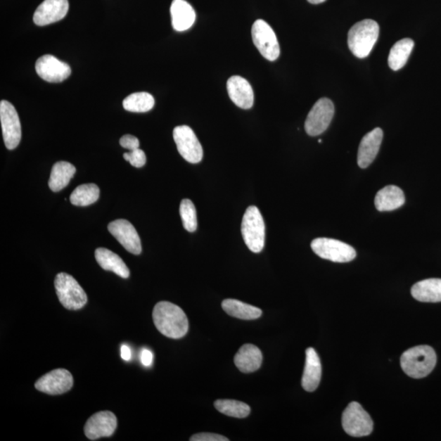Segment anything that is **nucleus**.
<instances>
[{
    "mask_svg": "<svg viewBox=\"0 0 441 441\" xmlns=\"http://www.w3.org/2000/svg\"><path fill=\"white\" fill-rule=\"evenodd\" d=\"M152 317L156 328L166 337L179 339L188 332V319L184 310L174 303H157Z\"/></svg>",
    "mask_w": 441,
    "mask_h": 441,
    "instance_id": "obj_1",
    "label": "nucleus"
},
{
    "mask_svg": "<svg viewBox=\"0 0 441 441\" xmlns=\"http://www.w3.org/2000/svg\"><path fill=\"white\" fill-rule=\"evenodd\" d=\"M437 364V354L432 347L423 345L404 352L400 358L403 371L413 378H423L432 373Z\"/></svg>",
    "mask_w": 441,
    "mask_h": 441,
    "instance_id": "obj_2",
    "label": "nucleus"
},
{
    "mask_svg": "<svg viewBox=\"0 0 441 441\" xmlns=\"http://www.w3.org/2000/svg\"><path fill=\"white\" fill-rule=\"evenodd\" d=\"M378 35V24L371 19L363 20L350 29L348 47L357 58H367L376 44Z\"/></svg>",
    "mask_w": 441,
    "mask_h": 441,
    "instance_id": "obj_3",
    "label": "nucleus"
},
{
    "mask_svg": "<svg viewBox=\"0 0 441 441\" xmlns=\"http://www.w3.org/2000/svg\"><path fill=\"white\" fill-rule=\"evenodd\" d=\"M243 239L250 250L260 253L265 245L266 226L260 210L256 206L248 207L243 217L241 224Z\"/></svg>",
    "mask_w": 441,
    "mask_h": 441,
    "instance_id": "obj_4",
    "label": "nucleus"
},
{
    "mask_svg": "<svg viewBox=\"0 0 441 441\" xmlns=\"http://www.w3.org/2000/svg\"><path fill=\"white\" fill-rule=\"evenodd\" d=\"M54 286L60 302L68 310H79L87 303V294L77 281L69 274H58L55 278Z\"/></svg>",
    "mask_w": 441,
    "mask_h": 441,
    "instance_id": "obj_5",
    "label": "nucleus"
},
{
    "mask_svg": "<svg viewBox=\"0 0 441 441\" xmlns=\"http://www.w3.org/2000/svg\"><path fill=\"white\" fill-rule=\"evenodd\" d=\"M342 423L345 432L354 437H367L373 432L372 418L357 402L350 403L344 410Z\"/></svg>",
    "mask_w": 441,
    "mask_h": 441,
    "instance_id": "obj_6",
    "label": "nucleus"
},
{
    "mask_svg": "<svg viewBox=\"0 0 441 441\" xmlns=\"http://www.w3.org/2000/svg\"><path fill=\"white\" fill-rule=\"evenodd\" d=\"M311 246L319 257L333 262H349L357 257L353 247L329 238H317L312 242Z\"/></svg>",
    "mask_w": 441,
    "mask_h": 441,
    "instance_id": "obj_7",
    "label": "nucleus"
},
{
    "mask_svg": "<svg viewBox=\"0 0 441 441\" xmlns=\"http://www.w3.org/2000/svg\"><path fill=\"white\" fill-rule=\"evenodd\" d=\"M252 38L263 58L274 62L280 57V44L269 24L263 20H257L252 27Z\"/></svg>",
    "mask_w": 441,
    "mask_h": 441,
    "instance_id": "obj_8",
    "label": "nucleus"
},
{
    "mask_svg": "<svg viewBox=\"0 0 441 441\" xmlns=\"http://www.w3.org/2000/svg\"><path fill=\"white\" fill-rule=\"evenodd\" d=\"M0 121H1L5 146L13 150L22 139V126L16 109L8 101L0 103Z\"/></svg>",
    "mask_w": 441,
    "mask_h": 441,
    "instance_id": "obj_9",
    "label": "nucleus"
},
{
    "mask_svg": "<svg viewBox=\"0 0 441 441\" xmlns=\"http://www.w3.org/2000/svg\"><path fill=\"white\" fill-rule=\"evenodd\" d=\"M174 139L177 151L184 159L191 164H198L203 159V148L194 131L189 126H177L174 129Z\"/></svg>",
    "mask_w": 441,
    "mask_h": 441,
    "instance_id": "obj_10",
    "label": "nucleus"
},
{
    "mask_svg": "<svg viewBox=\"0 0 441 441\" xmlns=\"http://www.w3.org/2000/svg\"><path fill=\"white\" fill-rule=\"evenodd\" d=\"M333 115V101L328 98L318 100L307 115L305 122L307 134L312 136L323 134L331 124Z\"/></svg>",
    "mask_w": 441,
    "mask_h": 441,
    "instance_id": "obj_11",
    "label": "nucleus"
},
{
    "mask_svg": "<svg viewBox=\"0 0 441 441\" xmlns=\"http://www.w3.org/2000/svg\"><path fill=\"white\" fill-rule=\"evenodd\" d=\"M73 377L68 370L54 369L40 378L34 387L38 391L49 395H60L70 391L73 387Z\"/></svg>",
    "mask_w": 441,
    "mask_h": 441,
    "instance_id": "obj_12",
    "label": "nucleus"
},
{
    "mask_svg": "<svg viewBox=\"0 0 441 441\" xmlns=\"http://www.w3.org/2000/svg\"><path fill=\"white\" fill-rule=\"evenodd\" d=\"M35 70L40 78L49 83H60L67 79L72 69L53 55H44L35 63Z\"/></svg>",
    "mask_w": 441,
    "mask_h": 441,
    "instance_id": "obj_13",
    "label": "nucleus"
},
{
    "mask_svg": "<svg viewBox=\"0 0 441 441\" xmlns=\"http://www.w3.org/2000/svg\"><path fill=\"white\" fill-rule=\"evenodd\" d=\"M117 428V418L110 411H101L90 417L84 426L86 437L91 440L110 437Z\"/></svg>",
    "mask_w": 441,
    "mask_h": 441,
    "instance_id": "obj_14",
    "label": "nucleus"
},
{
    "mask_svg": "<svg viewBox=\"0 0 441 441\" xmlns=\"http://www.w3.org/2000/svg\"><path fill=\"white\" fill-rule=\"evenodd\" d=\"M110 234L117 240L127 251L139 255L141 253V243L138 231L129 221L118 219L108 225Z\"/></svg>",
    "mask_w": 441,
    "mask_h": 441,
    "instance_id": "obj_15",
    "label": "nucleus"
},
{
    "mask_svg": "<svg viewBox=\"0 0 441 441\" xmlns=\"http://www.w3.org/2000/svg\"><path fill=\"white\" fill-rule=\"evenodd\" d=\"M68 0H44L34 14V23L39 27L60 21L68 14Z\"/></svg>",
    "mask_w": 441,
    "mask_h": 441,
    "instance_id": "obj_16",
    "label": "nucleus"
},
{
    "mask_svg": "<svg viewBox=\"0 0 441 441\" xmlns=\"http://www.w3.org/2000/svg\"><path fill=\"white\" fill-rule=\"evenodd\" d=\"M383 132L376 128L364 136L359 146L357 163L359 168L366 169L376 158L382 144Z\"/></svg>",
    "mask_w": 441,
    "mask_h": 441,
    "instance_id": "obj_17",
    "label": "nucleus"
},
{
    "mask_svg": "<svg viewBox=\"0 0 441 441\" xmlns=\"http://www.w3.org/2000/svg\"><path fill=\"white\" fill-rule=\"evenodd\" d=\"M227 92L231 100L238 108L250 109L255 101V94L252 86L248 81L241 76H232L227 81Z\"/></svg>",
    "mask_w": 441,
    "mask_h": 441,
    "instance_id": "obj_18",
    "label": "nucleus"
},
{
    "mask_svg": "<svg viewBox=\"0 0 441 441\" xmlns=\"http://www.w3.org/2000/svg\"><path fill=\"white\" fill-rule=\"evenodd\" d=\"M321 363L316 350L309 347L306 351L305 369L302 378V386L305 391H316L321 379Z\"/></svg>",
    "mask_w": 441,
    "mask_h": 441,
    "instance_id": "obj_19",
    "label": "nucleus"
},
{
    "mask_svg": "<svg viewBox=\"0 0 441 441\" xmlns=\"http://www.w3.org/2000/svg\"><path fill=\"white\" fill-rule=\"evenodd\" d=\"M172 27L177 32L189 30L196 21V12L186 0H174L170 8Z\"/></svg>",
    "mask_w": 441,
    "mask_h": 441,
    "instance_id": "obj_20",
    "label": "nucleus"
},
{
    "mask_svg": "<svg viewBox=\"0 0 441 441\" xmlns=\"http://www.w3.org/2000/svg\"><path fill=\"white\" fill-rule=\"evenodd\" d=\"M405 203L404 192L397 186H388L380 190L375 196V207L379 212L393 211Z\"/></svg>",
    "mask_w": 441,
    "mask_h": 441,
    "instance_id": "obj_21",
    "label": "nucleus"
},
{
    "mask_svg": "<svg viewBox=\"0 0 441 441\" xmlns=\"http://www.w3.org/2000/svg\"><path fill=\"white\" fill-rule=\"evenodd\" d=\"M234 362L241 372L245 373L255 372L262 366V354L260 348L255 345L245 344L236 353Z\"/></svg>",
    "mask_w": 441,
    "mask_h": 441,
    "instance_id": "obj_22",
    "label": "nucleus"
},
{
    "mask_svg": "<svg viewBox=\"0 0 441 441\" xmlns=\"http://www.w3.org/2000/svg\"><path fill=\"white\" fill-rule=\"evenodd\" d=\"M95 257L98 264L106 271H113L121 278L128 279L130 272L119 255L105 248H98L95 251Z\"/></svg>",
    "mask_w": 441,
    "mask_h": 441,
    "instance_id": "obj_23",
    "label": "nucleus"
},
{
    "mask_svg": "<svg viewBox=\"0 0 441 441\" xmlns=\"http://www.w3.org/2000/svg\"><path fill=\"white\" fill-rule=\"evenodd\" d=\"M411 294L419 302H441V279H428L415 283Z\"/></svg>",
    "mask_w": 441,
    "mask_h": 441,
    "instance_id": "obj_24",
    "label": "nucleus"
},
{
    "mask_svg": "<svg viewBox=\"0 0 441 441\" xmlns=\"http://www.w3.org/2000/svg\"><path fill=\"white\" fill-rule=\"evenodd\" d=\"M76 172L75 167L69 162L59 161L51 171L49 186L51 191L58 192L70 184Z\"/></svg>",
    "mask_w": 441,
    "mask_h": 441,
    "instance_id": "obj_25",
    "label": "nucleus"
},
{
    "mask_svg": "<svg viewBox=\"0 0 441 441\" xmlns=\"http://www.w3.org/2000/svg\"><path fill=\"white\" fill-rule=\"evenodd\" d=\"M414 47V40L403 39L393 45L388 57L390 68L397 72L407 63L410 54Z\"/></svg>",
    "mask_w": 441,
    "mask_h": 441,
    "instance_id": "obj_26",
    "label": "nucleus"
},
{
    "mask_svg": "<svg viewBox=\"0 0 441 441\" xmlns=\"http://www.w3.org/2000/svg\"><path fill=\"white\" fill-rule=\"evenodd\" d=\"M222 307L228 315L246 321L260 318L262 313L261 309L236 299H226L222 302Z\"/></svg>",
    "mask_w": 441,
    "mask_h": 441,
    "instance_id": "obj_27",
    "label": "nucleus"
},
{
    "mask_svg": "<svg viewBox=\"0 0 441 441\" xmlns=\"http://www.w3.org/2000/svg\"><path fill=\"white\" fill-rule=\"evenodd\" d=\"M100 196L99 187L94 184L80 185L74 190L70 201L75 206H89L97 202Z\"/></svg>",
    "mask_w": 441,
    "mask_h": 441,
    "instance_id": "obj_28",
    "label": "nucleus"
},
{
    "mask_svg": "<svg viewBox=\"0 0 441 441\" xmlns=\"http://www.w3.org/2000/svg\"><path fill=\"white\" fill-rule=\"evenodd\" d=\"M155 99L148 93H135L127 97L123 101L124 110L135 113H145L154 108Z\"/></svg>",
    "mask_w": 441,
    "mask_h": 441,
    "instance_id": "obj_29",
    "label": "nucleus"
},
{
    "mask_svg": "<svg viewBox=\"0 0 441 441\" xmlns=\"http://www.w3.org/2000/svg\"><path fill=\"white\" fill-rule=\"evenodd\" d=\"M215 405L220 413L233 418H246L251 411L250 407L247 404L235 400H219Z\"/></svg>",
    "mask_w": 441,
    "mask_h": 441,
    "instance_id": "obj_30",
    "label": "nucleus"
},
{
    "mask_svg": "<svg viewBox=\"0 0 441 441\" xmlns=\"http://www.w3.org/2000/svg\"><path fill=\"white\" fill-rule=\"evenodd\" d=\"M180 215L182 224L189 232H194L197 229V215L196 207L190 200L185 199L180 205Z\"/></svg>",
    "mask_w": 441,
    "mask_h": 441,
    "instance_id": "obj_31",
    "label": "nucleus"
},
{
    "mask_svg": "<svg viewBox=\"0 0 441 441\" xmlns=\"http://www.w3.org/2000/svg\"><path fill=\"white\" fill-rule=\"evenodd\" d=\"M124 159L126 161H129L130 165L135 167V168H141L146 163L145 152L139 148L130 151L128 153H124Z\"/></svg>",
    "mask_w": 441,
    "mask_h": 441,
    "instance_id": "obj_32",
    "label": "nucleus"
},
{
    "mask_svg": "<svg viewBox=\"0 0 441 441\" xmlns=\"http://www.w3.org/2000/svg\"><path fill=\"white\" fill-rule=\"evenodd\" d=\"M120 144L125 149L134 151L139 148V140L136 136L130 134H126L120 140Z\"/></svg>",
    "mask_w": 441,
    "mask_h": 441,
    "instance_id": "obj_33",
    "label": "nucleus"
},
{
    "mask_svg": "<svg viewBox=\"0 0 441 441\" xmlns=\"http://www.w3.org/2000/svg\"><path fill=\"white\" fill-rule=\"evenodd\" d=\"M191 441H228L223 435L214 433H199L192 435Z\"/></svg>",
    "mask_w": 441,
    "mask_h": 441,
    "instance_id": "obj_34",
    "label": "nucleus"
},
{
    "mask_svg": "<svg viewBox=\"0 0 441 441\" xmlns=\"http://www.w3.org/2000/svg\"><path fill=\"white\" fill-rule=\"evenodd\" d=\"M153 353L149 349L143 348L141 351L140 359L145 367H150L153 364Z\"/></svg>",
    "mask_w": 441,
    "mask_h": 441,
    "instance_id": "obj_35",
    "label": "nucleus"
},
{
    "mask_svg": "<svg viewBox=\"0 0 441 441\" xmlns=\"http://www.w3.org/2000/svg\"><path fill=\"white\" fill-rule=\"evenodd\" d=\"M120 356L121 358L124 359V361H130L132 358V352L129 346H127V345H122V346H121Z\"/></svg>",
    "mask_w": 441,
    "mask_h": 441,
    "instance_id": "obj_36",
    "label": "nucleus"
},
{
    "mask_svg": "<svg viewBox=\"0 0 441 441\" xmlns=\"http://www.w3.org/2000/svg\"><path fill=\"white\" fill-rule=\"evenodd\" d=\"M307 1L312 4H319L326 1V0H307Z\"/></svg>",
    "mask_w": 441,
    "mask_h": 441,
    "instance_id": "obj_37",
    "label": "nucleus"
}]
</instances>
